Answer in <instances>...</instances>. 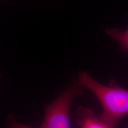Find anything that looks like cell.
Instances as JSON below:
<instances>
[{"label": "cell", "mask_w": 128, "mask_h": 128, "mask_svg": "<svg viewBox=\"0 0 128 128\" xmlns=\"http://www.w3.org/2000/svg\"><path fill=\"white\" fill-rule=\"evenodd\" d=\"M78 81L96 96L103 110L100 118L109 128H115L120 120L128 114V90L114 79L110 80L108 85L105 86L84 71L80 72Z\"/></svg>", "instance_id": "cell-1"}, {"label": "cell", "mask_w": 128, "mask_h": 128, "mask_svg": "<svg viewBox=\"0 0 128 128\" xmlns=\"http://www.w3.org/2000/svg\"><path fill=\"white\" fill-rule=\"evenodd\" d=\"M76 114V122L80 128H110L91 109L80 106Z\"/></svg>", "instance_id": "cell-3"}, {"label": "cell", "mask_w": 128, "mask_h": 128, "mask_svg": "<svg viewBox=\"0 0 128 128\" xmlns=\"http://www.w3.org/2000/svg\"><path fill=\"white\" fill-rule=\"evenodd\" d=\"M86 88L72 78L57 98L44 106V119L40 128H70L69 110L74 99L81 96Z\"/></svg>", "instance_id": "cell-2"}, {"label": "cell", "mask_w": 128, "mask_h": 128, "mask_svg": "<svg viewBox=\"0 0 128 128\" xmlns=\"http://www.w3.org/2000/svg\"><path fill=\"white\" fill-rule=\"evenodd\" d=\"M7 128H35L18 122L16 117L12 114L8 116L7 120Z\"/></svg>", "instance_id": "cell-5"}, {"label": "cell", "mask_w": 128, "mask_h": 128, "mask_svg": "<svg viewBox=\"0 0 128 128\" xmlns=\"http://www.w3.org/2000/svg\"><path fill=\"white\" fill-rule=\"evenodd\" d=\"M0 76H1V74L0 73Z\"/></svg>", "instance_id": "cell-6"}, {"label": "cell", "mask_w": 128, "mask_h": 128, "mask_svg": "<svg viewBox=\"0 0 128 128\" xmlns=\"http://www.w3.org/2000/svg\"><path fill=\"white\" fill-rule=\"evenodd\" d=\"M104 33L117 41L120 47L126 51L128 54V28L125 31L122 32L118 28H106Z\"/></svg>", "instance_id": "cell-4"}, {"label": "cell", "mask_w": 128, "mask_h": 128, "mask_svg": "<svg viewBox=\"0 0 128 128\" xmlns=\"http://www.w3.org/2000/svg\"></svg>", "instance_id": "cell-7"}]
</instances>
